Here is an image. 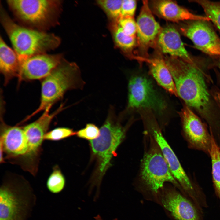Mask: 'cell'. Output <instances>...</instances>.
Segmentation results:
<instances>
[{
	"label": "cell",
	"mask_w": 220,
	"mask_h": 220,
	"mask_svg": "<svg viewBox=\"0 0 220 220\" xmlns=\"http://www.w3.org/2000/svg\"><path fill=\"white\" fill-rule=\"evenodd\" d=\"M35 201L30 188L3 184L0 189V220H27Z\"/></svg>",
	"instance_id": "obj_6"
},
{
	"label": "cell",
	"mask_w": 220,
	"mask_h": 220,
	"mask_svg": "<svg viewBox=\"0 0 220 220\" xmlns=\"http://www.w3.org/2000/svg\"><path fill=\"white\" fill-rule=\"evenodd\" d=\"M109 28L116 46L127 57L134 59L132 50L137 44V37L127 35L123 31L117 21H110Z\"/></svg>",
	"instance_id": "obj_21"
},
{
	"label": "cell",
	"mask_w": 220,
	"mask_h": 220,
	"mask_svg": "<svg viewBox=\"0 0 220 220\" xmlns=\"http://www.w3.org/2000/svg\"><path fill=\"white\" fill-rule=\"evenodd\" d=\"M123 0H100L97 4L103 9L110 21H117L120 17Z\"/></svg>",
	"instance_id": "obj_25"
},
{
	"label": "cell",
	"mask_w": 220,
	"mask_h": 220,
	"mask_svg": "<svg viewBox=\"0 0 220 220\" xmlns=\"http://www.w3.org/2000/svg\"><path fill=\"white\" fill-rule=\"evenodd\" d=\"M192 1L201 6L206 16L214 24L220 33V1L206 0H195Z\"/></svg>",
	"instance_id": "obj_23"
},
{
	"label": "cell",
	"mask_w": 220,
	"mask_h": 220,
	"mask_svg": "<svg viewBox=\"0 0 220 220\" xmlns=\"http://www.w3.org/2000/svg\"><path fill=\"white\" fill-rule=\"evenodd\" d=\"M7 4L16 19L27 27L40 31L57 24L61 1L8 0Z\"/></svg>",
	"instance_id": "obj_4"
},
{
	"label": "cell",
	"mask_w": 220,
	"mask_h": 220,
	"mask_svg": "<svg viewBox=\"0 0 220 220\" xmlns=\"http://www.w3.org/2000/svg\"><path fill=\"white\" fill-rule=\"evenodd\" d=\"M94 218L95 220H103L101 216L99 215H98L97 216L95 217ZM113 220H117V219H114Z\"/></svg>",
	"instance_id": "obj_31"
},
{
	"label": "cell",
	"mask_w": 220,
	"mask_h": 220,
	"mask_svg": "<svg viewBox=\"0 0 220 220\" xmlns=\"http://www.w3.org/2000/svg\"><path fill=\"white\" fill-rule=\"evenodd\" d=\"M80 70L75 63L64 58L57 66L41 82L40 103L38 108L26 120L62 99L68 90H82L85 85Z\"/></svg>",
	"instance_id": "obj_3"
},
{
	"label": "cell",
	"mask_w": 220,
	"mask_h": 220,
	"mask_svg": "<svg viewBox=\"0 0 220 220\" xmlns=\"http://www.w3.org/2000/svg\"><path fill=\"white\" fill-rule=\"evenodd\" d=\"M218 66H219V68H220V60H219V62Z\"/></svg>",
	"instance_id": "obj_32"
},
{
	"label": "cell",
	"mask_w": 220,
	"mask_h": 220,
	"mask_svg": "<svg viewBox=\"0 0 220 220\" xmlns=\"http://www.w3.org/2000/svg\"><path fill=\"white\" fill-rule=\"evenodd\" d=\"M128 110L148 109L154 115L162 116L167 105L151 80L146 76L137 74L130 79L128 84Z\"/></svg>",
	"instance_id": "obj_7"
},
{
	"label": "cell",
	"mask_w": 220,
	"mask_h": 220,
	"mask_svg": "<svg viewBox=\"0 0 220 220\" xmlns=\"http://www.w3.org/2000/svg\"><path fill=\"white\" fill-rule=\"evenodd\" d=\"M183 132L190 148L209 156L211 136L199 117L187 105L180 112Z\"/></svg>",
	"instance_id": "obj_11"
},
{
	"label": "cell",
	"mask_w": 220,
	"mask_h": 220,
	"mask_svg": "<svg viewBox=\"0 0 220 220\" xmlns=\"http://www.w3.org/2000/svg\"><path fill=\"white\" fill-rule=\"evenodd\" d=\"M156 46L163 54L189 62H195L185 48L178 31L172 25H168L162 28L157 39Z\"/></svg>",
	"instance_id": "obj_17"
},
{
	"label": "cell",
	"mask_w": 220,
	"mask_h": 220,
	"mask_svg": "<svg viewBox=\"0 0 220 220\" xmlns=\"http://www.w3.org/2000/svg\"><path fill=\"white\" fill-rule=\"evenodd\" d=\"M0 21L16 53L19 61L46 53L56 49L61 43L55 34L18 24L1 5Z\"/></svg>",
	"instance_id": "obj_2"
},
{
	"label": "cell",
	"mask_w": 220,
	"mask_h": 220,
	"mask_svg": "<svg viewBox=\"0 0 220 220\" xmlns=\"http://www.w3.org/2000/svg\"><path fill=\"white\" fill-rule=\"evenodd\" d=\"M116 120L114 109L110 107L99 135L90 141L93 152L100 159V170L101 173L106 170L116 149L124 137L125 130Z\"/></svg>",
	"instance_id": "obj_9"
},
{
	"label": "cell",
	"mask_w": 220,
	"mask_h": 220,
	"mask_svg": "<svg viewBox=\"0 0 220 220\" xmlns=\"http://www.w3.org/2000/svg\"><path fill=\"white\" fill-rule=\"evenodd\" d=\"M0 146L12 157L27 156L28 145L23 128L6 124L2 120Z\"/></svg>",
	"instance_id": "obj_18"
},
{
	"label": "cell",
	"mask_w": 220,
	"mask_h": 220,
	"mask_svg": "<svg viewBox=\"0 0 220 220\" xmlns=\"http://www.w3.org/2000/svg\"><path fill=\"white\" fill-rule=\"evenodd\" d=\"M147 0H144L137 21V45L142 57H148L149 48L156 47L162 28L156 20Z\"/></svg>",
	"instance_id": "obj_12"
},
{
	"label": "cell",
	"mask_w": 220,
	"mask_h": 220,
	"mask_svg": "<svg viewBox=\"0 0 220 220\" xmlns=\"http://www.w3.org/2000/svg\"><path fill=\"white\" fill-rule=\"evenodd\" d=\"M152 142L141 161L140 176L142 182L150 190L155 193L166 182L181 188L173 176L157 144L155 141L154 144Z\"/></svg>",
	"instance_id": "obj_8"
},
{
	"label": "cell",
	"mask_w": 220,
	"mask_h": 220,
	"mask_svg": "<svg viewBox=\"0 0 220 220\" xmlns=\"http://www.w3.org/2000/svg\"><path fill=\"white\" fill-rule=\"evenodd\" d=\"M138 59V61L148 64L150 74L160 86L171 94L178 96L172 77L163 56L152 58L140 57Z\"/></svg>",
	"instance_id": "obj_19"
},
{
	"label": "cell",
	"mask_w": 220,
	"mask_h": 220,
	"mask_svg": "<svg viewBox=\"0 0 220 220\" xmlns=\"http://www.w3.org/2000/svg\"><path fill=\"white\" fill-rule=\"evenodd\" d=\"M163 57L178 96L188 106L203 114L206 113L210 105L209 94L201 70L195 62L169 56Z\"/></svg>",
	"instance_id": "obj_1"
},
{
	"label": "cell",
	"mask_w": 220,
	"mask_h": 220,
	"mask_svg": "<svg viewBox=\"0 0 220 220\" xmlns=\"http://www.w3.org/2000/svg\"><path fill=\"white\" fill-rule=\"evenodd\" d=\"M62 54H40L19 61L20 70L19 82L42 79L49 75L60 63Z\"/></svg>",
	"instance_id": "obj_13"
},
{
	"label": "cell",
	"mask_w": 220,
	"mask_h": 220,
	"mask_svg": "<svg viewBox=\"0 0 220 220\" xmlns=\"http://www.w3.org/2000/svg\"><path fill=\"white\" fill-rule=\"evenodd\" d=\"M143 120L145 124L152 132L173 176L182 189L194 203L198 204L202 198L203 193L185 172L176 156L163 137L155 116L152 114H148L144 117Z\"/></svg>",
	"instance_id": "obj_5"
},
{
	"label": "cell",
	"mask_w": 220,
	"mask_h": 220,
	"mask_svg": "<svg viewBox=\"0 0 220 220\" xmlns=\"http://www.w3.org/2000/svg\"><path fill=\"white\" fill-rule=\"evenodd\" d=\"M162 203L177 220H203L200 210L193 202L173 189L163 193Z\"/></svg>",
	"instance_id": "obj_14"
},
{
	"label": "cell",
	"mask_w": 220,
	"mask_h": 220,
	"mask_svg": "<svg viewBox=\"0 0 220 220\" xmlns=\"http://www.w3.org/2000/svg\"><path fill=\"white\" fill-rule=\"evenodd\" d=\"M117 22L125 34L131 36H136V22L134 17H120Z\"/></svg>",
	"instance_id": "obj_27"
},
{
	"label": "cell",
	"mask_w": 220,
	"mask_h": 220,
	"mask_svg": "<svg viewBox=\"0 0 220 220\" xmlns=\"http://www.w3.org/2000/svg\"><path fill=\"white\" fill-rule=\"evenodd\" d=\"M149 3L153 13L169 21L178 23L190 20L210 21L206 16L194 14L172 1L153 0Z\"/></svg>",
	"instance_id": "obj_16"
},
{
	"label": "cell",
	"mask_w": 220,
	"mask_h": 220,
	"mask_svg": "<svg viewBox=\"0 0 220 220\" xmlns=\"http://www.w3.org/2000/svg\"><path fill=\"white\" fill-rule=\"evenodd\" d=\"M100 130L95 125L89 123L85 127L79 131L76 134L79 137L87 139H94L99 134Z\"/></svg>",
	"instance_id": "obj_28"
},
{
	"label": "cell",
	"mask_w": 220,
	"mask_h": 220,
	"mask_svg": "<svg viewBox=\"0 0 220 220\" xmlns=\"http://www.w3.org/2000/svg\"><path fill=\"white\" fill-rule=\"evenodd\" d=\"M179 29L198 49L211 56L220 57V38L207 21H186Z\"/></svg>",
	"instance_id": "obj_10"
},
{
	"label": "cell",
	"mask_w": 220,
	"mask_h": 220,
	"mask_svg": "<svg viewBox=\"0 0 220 220\" xmlns=\"http://www.w3.org/2000/svg\"><path fill=\"white\" fill-rule=\"evenodd\" d=\"M65 184V178L60 170L58 167H54L47 181L48 189L53 193H58L63 190Z\"/></svg>",
	"instance_id": "obj_24"
},
{
	"label": "cell",
	"mask_w": 220,
	"mask_h": 220,
	"mask_svg": "<svg viewBox=\"0 0 220 220\" xmlns=\"http://www.w3.org/2000/svg\"><path fill=\"white\" fill-rule=\"evenodd\" d=\"M210 133L211 140L209 156L211 161L212 181L215 194L220 200V148L211 131Z\"/></svg>",
	"instance_id": "obj_22"
},
{
	"label": "cell",
	"mask_w": 220,
	"mask_h": 220,
	"mask_svg": "<svg viewBox=\"0 0 220 220\" xmlns=\"http://www.w3.org/2000/svg\"><path fill=\"white\" fill-rule=\"evenodd\" d=\"M20 65L17 56L14 51L0 37V72L4 78L5 85L16 77L18 78Z\"/></svg>",
	"instance_id": "obj_20"
},
{
	"label": "cell",
	"mask_w": 220,
	"mask_h": 220,
	"mask_svg": "<svg viewBox=\"0 0 220 220\" xmlns=\"http://www.w3.org/2000/svg\"><path fill=\"white\" fill-rule=\"evenodd\" d=\"M215 98L220 105V92H217L215 95Z\"/></svg>",
	"instance_id": "obj_30"
},
{
	"label": "cell",
	"mask_w": 220,
	"mask_h": 220,
	"mask_svg": "<svg viewBox=\"0 0 220 220\" xmlns=\"http://www.w3.org/2000/svg\"><path fill=\"white\" fill-rule=\"evenodd\" d=\"M137 1L134 0L122 1L120 17H134L137 8Z\"/></svg>",
	"instance_id": "obj_29"
},
{
	"label": "cell",
	"mask_w": 220,
	"mask_h": 220,
	"mask_svg": "<svg viewBox=\"0 0 220 220\" xmlns=\"http://www.w3.org/2000/svg\"><path fill=\"white\" fill-rule=\"evenodd\" d=\"M51 108L50 106L47 108L38 119L23 128L28 145V151L27 156H32L39 152L51 121L54 117L61 111L63 107V105H61L56 110L50 113Z\"/></svg>",
	"instance_id": "obj_15"
},
{
	"label": "cell",
	"mask_w": 220,
	"mask_h": 220,
	"mask_svg": "<svg viewBox=\"0 0 220 220\" xmlns=\"http://www.w3.org/2000/svg\"><path fill=\"white\" fill-rule=\"evenodd\" d=\"M73 130L67 127H59L47 132L44 140L52 141H59L75 134Z\"/></svg>",
	"instance_id": "obj_26"
}]
</instances>
